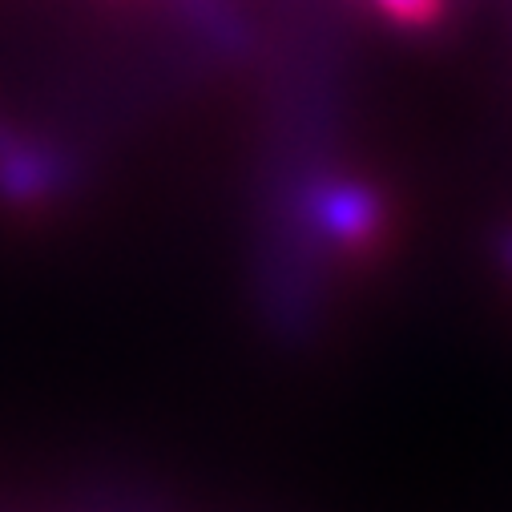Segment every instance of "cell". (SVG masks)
Returning a JSON list of instances; mask_svg holds the SVG:
<instances>
[{"mask_svg": "<svg viewBox=\"0 0 512 512\" xmlns=\"http://www.w3.org/2000/svg\"><path fill=\"white\" fill-rule=\"evenodd\" d=\"M307 218L343 250H367L383 234V202L363 182H319L307 194Z\"/></svg>", "mask_w": 512, "mask_h": 512, "instance_id": "1", "label": "cell"}, {"mask_svg": "<svg viewBox=\"0 0 512 512\" xmlns=\"http://www.w3.org/2000/svg\"><path fill=\"white\" fill-rule=\"evenodd\" d=\"M65 178H69V170L53 150L25 146L17 138L0 150V194L17 206L45 202L53 190L65 186Z\"/></svg>", "mask_w": 512, "mask_h": 512, "instance_id": "2", "label": "cell"}, {"mask_svg": "<svg viewBox=\"0 0 512 512\" xmlns=\"http://www.w3.org/2000/svg\"><path fill=\"white\" fill-rule=\"evenodd\" d=\"M371 5L404 29H432L448 13V0H371Z\"/></svg>", "mask_w": 512, "mask_h": 512, "instance_id": "3", "label": "cell"}, {"mask_svg": "<svg viewBox=\"0 0 512 512\" xmlns=\"http://www.w3.org/2000/svg\"><path fill=\"white\" fill-rule=\"evenodd\" d=\"M504 259H508V263H512V238H508V242H504Z\"/></svg>", "mask_w": 512, "mask_h": 512, "instance_id": "4", "label": "cell"}]
</instances>
